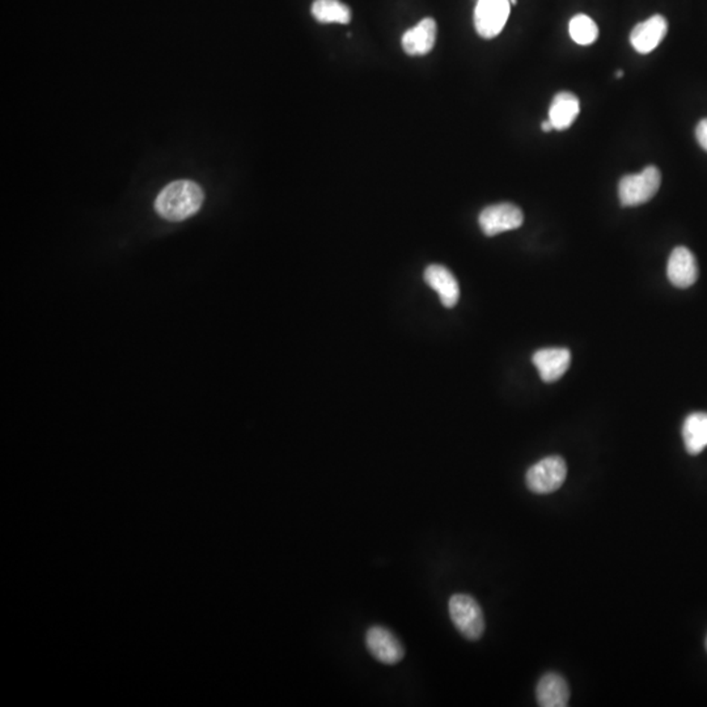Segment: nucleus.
I'll list each match as a JSON object with an SVG mask.
<instances>
[{
  "mask_svg": "<svg viewBox=\"0 0 707 707\" xmlns=\"http://www.w3.org/2000/svg\"><path fill=\"white\" fill-rule=\"evenodd\" d=\"M204 192L193 181H176L161 190L155 208L161 218L181 222L195 215L204 204Z\"/></svg>",
  "mask_w": 707,
  "mask_h": 707,
  "instance_id": "f257e3e1",
  "label": "nucleus"
},
{
  "mask_svg": "<svg viewBox=\"0 0 707 707\" xmlns=\"http://www.w3.org/2000/svg\"><path fill=\"white\" fill-rule=\"evenodd\" d=\"M662 184V173L650 166L636 175H627L618 185V198L622 206L635 207L647 204L655 196Z\"/></svg>",
  "mask_w": 707,
  "mask_h": 707,
  "instance_id": "f03ea898",
  "label": "nucleus"
},
{
  "mask_svg": "<svg viewBox=\"0 0 707 707\" xmlns=\"http://www.w3.org/2000/svg\"><path fill=\"white\" fill-rule=\"evenodd\" d=\"M451 620L466 639L477 641L485 632V620L480 604L469 595L457 594L448 604Z\"/></svg>",
  "mask_w": 707,
  "mask_h": 707,
  "instance_id": "7ed1b4c3",
  "label": "nucleus"
},
{
  "mask_svg": "<svg viewBox=\"0 0 707 707\" xmlns=\"http://www.w3.org/2000/svg\"><path fill=\"white\" fill-rule=\"evenodd\" d=\"M568 476V465L559 456H549L530 466L525 476L528 489L535 494L557 492Z\"/></svg>",
  "mask_w": 707,
  "mask_h": 707,
  "instance_id": "20e7f679",
  "label": "nucleus"
},
{
  "mask_svg": "<svg viewBox=\"0 0 707 707\" xmlns=\"http://www.w3.org/2000/svg\"><path fill=\"white\" fill-rule=\"evenodd\" d=\"M510 0H478L474 10V26L483 38H494L503 31L510 16Z\"/></svg>",
  "mask_w": 707,
  "mask_h": 707,
  "instance_id": "39448f33",
  "label": "nucleus"
},
{
  "mask_svg": "<svg viewBox=\"0 0 707 707\" xmlns=\"http://www.w3.org/2000/svg\"><path fill=\"white\" fill-rule=\"evenodd\" d=\"M481 230L486 236L492 237L502 232L516 230L524 222V214L512 204H498L486 207L480 214Z\"/></svg>",
  "mask_w": 707,
  "mask_h": 707,
  "instance_id": "423d86ee",
  "label": "nucleus"
},
{
  "mask_svg": "<svg viewBox=\"0 0 707 707\" xmlns=\"http://www.w3.org/2000/svg\"><path fill=\"white\" fill-rule=\"evenodd\" d=\"M366 646L371 655L384 664H396L405 655L404 646L397 636L383 626H372L368 629Z\"/></svg>",
  "mask_w": 707,
  "mask_h": 707,
  "instance_id": "0eeeda50",
  "label": "nucleus"
},
{
  "mask_svg": "<svg viewBox=\"0 0 707 707\" xmlns=\"http://www.w3.org/2000/svg\"><path fill=\"white\" fill-rule=\"evenodd\" d=\"M668 280L677 289H688L698 280V265L694 254L685 246L672 252L667 265Z\"/></svg>",
  "mask_w": 707,
  "mask_h": 707,
  "instance_id": "6e6552de",
  "label": "nucleus"
},
{
  "mask_svg": "<svg viewBox=\"0 0 707 707\" xmlns=\"http://www.w3.org/2000/svg\"><path fill=\"white\" fill-rule=\"evenodd\" d=\"M532 362L539 369L542 381L554 383L559 380L570 367L571 353L563 348L541 349L533 354Z\"/></svg>",
  "mask_w": 707,
  "mask_h": 707,
  "instance_id": "1a4fd4ad",
  "label": "nucleus"
},
{
  "mask_svg": "<svg viewBox=\"0 0 707 707\" xmlns=\"http://www.w3.org/2000/svg\"><path fill=\"white\" fill-rule=\"evenodd\" d=\"M668 23L662 14H654L646 22L639 23L630 34L633 48L641 54L654 52L667 36Z\"/></svg>",
  "mask_w": 707,
  "mask_h": 707,
  "instance_id": "9d476101",
  "label": "nucleus"
},
{
  "mask_svg": "<svg viewBox=\"0 0 707 707\" xmlns=\"http://www.w3.org/2000/svg\"><path fill=\"white\" fill-rule=\"evenodd\" d=\"M436 33H438V26L435 20L426 17L412 29L405 32L401 41L404 52L412 57L428 54L435 45Z\"/></svg>",
  "mask_w": 707,
  "mask_h": 707,
  "instance_id": "9b49d317",
  "label": "nucleus"
},
{
  "mask_svg": "<svg viewBox=\"0 0 707 707\" xmlns=\"http://www.w3.org/2000/svg\"><path fill=\"white\" fill-rule=\"evenodd\" d=\"M425 281L438 292L444 307L454 308L460 298V287L450 270L442 265H431L425 270Z\"/></svg>",
  "mask_w": 707,
  "mask_h": 707,
  "instance_id": "f8f14e48",
  "label": "nucleus"
},
{
  "mask_svg": "<svg viewBox=\"0 0 707 707\" xmlns=\"http://www.w3.org/2000/svg\"><path fill=\"white\" fill-rule=\"evenodd\" d=\"M536 698L539 706L565 707L570 698V689L561 674H547L537 685Z\"/></svg>",
  "mask_w": 707,
  "mask_h": 707,
  "instance_id": "ddd939ff",
  "label": "nucleus"
},
{
  "mask_svg": "<svg viewBox=\"0 0 707 707\" xmlns=\"http://www.w3.org/2000/svg\"><path fill=\"white\" fill-rule=\"evenodd\" d=\"M580 104L577 96L570 92H559L554 96L549 110V121L556 130H566L579 116Z\"/></svg>",
  "mask_w": 707,
  "mask_h": 707,
  "instance_id": "4468645a",
  "label": "nucleus"
},
{
  "mask_svg": "<svg viewBox=\"0 0 707 707\" xmlns=\"http://www.w3.org/2000/svg\"><path fill=\"white\" fill-rule=\"evenodd\" d=\"M686 452L697 456L707 447V413L698 412L686 416L683 426Z\"/></svg>",
  "mask_w": 707,
  "mask_h": 707,
  "instance_id": "2eb2a0df",
  "label": "nucleus"
},
{
  "mask_svg": "<svg viewBox=\"0 0 707 707\" xmlns=\"http://www.w3.org/2000/svg\"><path fill=\"white\" fill-rule=\"evenodd\" d=\"M312 14L322 24H348L351 20L350 8L339 0H315Z\"/></svg>",
  "mask_w": 707,
  "mask_h": 707,
  "instance_id": "dca6fc26",
  "label": "nucleus"
},
{
  "mask_svg": "<svg viewBox=\"0 0 707 707\" xmlns=\"http://www.w3.org/2000/svg\"><path fill=\"white\" fill-rule=\"evenodd\" d=\"M570 36L578 45L587 46L594 43L598 37L597 23L587 14H577L568 25Z\"/></svg>",
  "mask_w": 707,
  "mask_h": 707,
  "instance_id": "f3484780",
  "label": "nucleus"
},
{
  "mask_svg": "<svg viewBox=\"0 0 707 707\" xmlns=\"http://www.w3.org/2000/svg\"><path fill=\"white\" fill-rule=\"evenodd\" d=\"M695 138H697L700 146L707 151V119L698 123L697 129H695Z\"/></svg>",
  "mask_w": 707,
  "mask_h": 707,
  "instance_id": "a211bd4d",
  "label": "nucleus"
},
{
  "mask_svg": "<svg viewBox=\"0 0 707 707\" xmlns=\"http://www.w3.org/2000/svg\"><path fill=\"white\" fill-rule=\"evenodd\" d=\"M541 128H542V130L545 131V133H549V131H551L554 129L553 128V123L549 121V119H548V121L542 122Z\"/></svg>",
  "mask_w": 707,
  "mask_h": 707,
  "instance_id": "6ab92c4d",
  "label": "nucleus"
},
{
  "mask_svg": "<svg viewBox=\"0 0 707 707\" xmlns=\"http://www.w3.org/2000/svg\"><path fill=\"white\" fill-rule=\"evenodd\" d=\"M622 75H624V72H616V76H617V78H621Z\"/></svg>",
  "mask_w": 707,
  "mask_h": 707,
  "instance_id": "aec40b11",
  "label": "nucleus"
},
{
  "mask_svg": "<svg viewBox=\"0 0 707 707\" xmlns=\"http://www.w3.org/2000/svg\"><path fill=\"white\" fill-rule=\"evenodd\" d=\"M516 2H518V0H510V3H511V5H516Z\"/></svg>",
  "mask_w": 707,
  "mask_h": 707,
  "instance_id": "412c9836",
  "label": "nucleus"
},
{
  "mask_svg": "<svg viewBox=\"0 0 707 707\" xmlns=\"http://www.w3.org/2000/svg\"><path fill=\"white\" fill-rule=\"evenodd\" d=\"M706 650H707V636H706Z\"/></svg>",
  "mask_w": 707,
  "mask_h": 707,
  "instance_id": "4be33fe9",
  "label": "nucleus"
}]
</instances>
